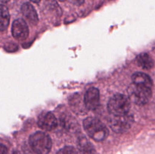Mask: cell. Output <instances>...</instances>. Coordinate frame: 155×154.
I'll list each match as a JSON object with an SVG mask.
<instances>
[{"mask_svg":"<svg viewBox=\"0 0 155 154\" xmlns=\"http://www.w3.org/2000/svg\"><path fill=\"white\" fill-rule=\"evenodd\" d=\"M131 107L130 101L127 96L120 94L114 95L109 101L107 110L114 116H124L129 113Z\"/></svg>","mask_w":155,"mask_h":154,"instance_id":"obj_4","label":"cell"},{"mask_svg":"<svg viewBox=\"0 0 155 154\" xmlns=\"http://www.w3.org/2000/svg\"><path fill=\"white\" fill-rule=\"evenodd\" d=\"M38 125L42 130L51 131L57 127V119L51 112H43L38 118Z\"/></svg>","mask_w":155,"mask_h":154,"instance_id":"obj_6","label":"cell"},{"mask_svg":"<svg viewBox=\"0 0 155 154\" xmlns=\"http://www.w3.org/2000/svg\"><path fill=\"white\" fill-rule=\"evenodd\" d=\"M10 21V14L7 8L0 5V32L4 31L8 28Z\"/></svg>","mask_w":155,"mask_h":154,"instance_id":"obj_13","label":"cell"},{"mask_svg":"<svg viewBox=\"0 0 155 154\" xmlns=\"http://www.w3.org/2000/svg\"><path fill=\"white\" fill-rule=\"evenodd\" d=\"M133 83L136 84L142 85L147 86L148 88H151L153 85V82L150 76H148L147 74L143 72H136L132 76Z\"/></svg>","mask_w":155,"mask_h":154,"instance_id":"obj_12","label":"cell"},{"mask_svg":"<svg viewBox=\"0 0 155 154\" xmlns=\"http://www.w3.org/2000/svg\"><path fill=\"white\" fill-rule=\"evenodd\" d=\"M0 154H8L7 147L2 143H0Z\"/></svg>","mask_w":155,"mask_h":154,"instance_id":"obj_16","label":"cell"},{"mask_svg":"<svg viewBox=\"0 0 155 154\" xmlns=\"http://www.w3.org/2000/svg\"><path fill=\"white\" fill-rule=\"evenodd\" d=\"M58 1H60V2H64V1H66V0H58Z\"/></svg>","mask_w":155,"mask_h":154,"instance_id":"obj_21","label":"cell"},{"mask_svg":"<svg viewBox=\"0 0 155 154\" xmlns=\"http://www.w3.org/2000/svg\"><path fill=\"white\" fill-rule=\"evenodd\" d=\"M99 91L95 88H91L84 95L85 107L89 110H95L99 105Z\"/></svg>","mask_w":155,"mask_h":154,"instance_id":"obj_8","label":"cell"},{"mask_svg":"<svg viewBox=\"0 0 155 154\" xmlns=\"http://www.w3.org/2000/svg\"><path fill=\"white\" fill-rule=\"evenodd\" d=\"M74 3L77 5H81L82 4H83L84 2V0H73Z\"/></svg>","mask_w":155,"mask_h":154,"instance_id":"obj_17","label":"cell"},{"mask_svg":"<svg viewBox=\"0 0 155 154\" xmlns=\"http://www.w3.org/2000/svg\"><path fill=\"white\" fill-rule=\"evenodd\" d=\"M136 62L144 69H150L154 66V60L148 53H142L136 57Z\"/></svg>","mask_w":155,"mask_h":154,"instance_id":"obj_10","label":"cell"},{"mask_svg":"<svg viewBox=\"0 0 155 154\" xmlns=\"http://www.w3.org/2000/svg\"><path fill=\"white\" fill-rule=\"evenodd\" d=\"M133 122V117L128 115L114 116L110 120V126L112 130L117 133H122L131 127Z\"/></svg>","mask_w":155,"mask_h":154,"instance_id":"obj_5","label":"cell"},{"mask_svg":"<svg viewBox=\"0 0 155 154\" xmlns=\"http://www.w3.org/2000/svg\"><path fill=\"white\" fill-rule=\"evenodd\" d=\"M21 12L24 18L32 25H36L38 23V15L36 10L31 4L26 2L21 6Z\"/></svg>","mask_w":155,"mask_h":154,"instance_id":"obj_9","label":"cell"},{"mask_svg":"<svg viewBox=\"0 0 155 154\" xmlns=\"http://www.w3.org/2000/svg\"><path fill=\"white\" fill-rule=\"evenodd\" d=\"M30 147L36 154H48L51 148V140L49 136L42 131H37L30 137Z\"/></svg>","mask_w":155,"mask_h":154,"instance_id":"obj_3","label":"cell"},{"mask_svg":"<svg viewBox=\"0 0 155 154\" xmlns=\"http://www.w3.org/2000/svg\"><path fill=\"white\" fill-rule=\"evenodd\" d=\"M61 122L62 125L68 129L76 128V127L78 125L77 122H76L74 120V118H73L71 116H64L61 119Z\"/></svg>","mask_w":155,"mask_h":154,"instance_id":"obj_14","label":"cell"},{"mask_svg":"<svg viewBox=\"0 0 155 154\" xmlns=\"http://www.w3.org/2000/svg\"><path fill=\"white\" fill-rule=\"evenodd\" d=\"M129 99L137 105H145L151 99L152 91L151 88L133 83L127 89Z\"/></svg>","mask_w":155,"mask_h":154,"instance_id":"obj_2","label":"cell"},{"mask_svg":"<svg viewBox=\"0 0 155 154\" xmlns=\"http://www.w3.org/2000/svg\"><path fill=\"white\" fill-rule=\"evenodd\" d=\"M12 32L15 39L19 41H24L28 37V26L24 20L18 19L14 21V23L12 24Z\"/></svg>","mask_w":155,"mask_h":154,"instance_id":"obj_7","label":"cell"},{"mask_svg":"<svg viewBox=\"0 0 155 154\" xmlns=\"http://www.w3.org/2000/svg\"><path fill=\"white\" fill-rule=\"evenodd\" d=\"M57 154H78L77 149L73 146H64L62 149H61Z\"/></svg>","mask_w":155,"mask_h":154,"instance_id":"obj_15","label":"cell"},{"mask_svg":"<svg viewBox=\"0 0 155 154\" xmlns=\"http://www.w3.org/2000/svg\"><path fill=\"white\" fill-rule=\"evenodd\" d=\"M31 2H33L34 3H39V2H40V0H30Z\"/></svg>","mask_w":155,"mask_h":154,"instance_id":"obj_18","label":"cell"},{"mask_svg":"<svg viewBox=\"0 0 155 154\" xmlns=\"http://www.w3.org/2000/svg\"><path fill=\"white\" fill-rule=\"evenodd\" d=\"M78 148L80 154H95V149L93 145L85 137L79 138Z\"/></svg>","mask_w":155,"mask_h":154,"instance_id":"obj_11","label":"cell"},{"mask_svg":"<svg viewBox=\"0 0 155 154\" xmlns=\"http://www.w3.org/2000/svg\"><path fill=\"white\" fill-rule=\"evenodd\" d=\"M13 154H21V153H20V152H18V151H15V152H13Z\"/></svg>","mask_w":155,"mask_h":154,"instance_id":"obj_20","label":"cell"},{"mask_svg":"<svg viewBox=\"0 0 155 154\" xmlns=\"http://www.w3.org/2000/svg\"><path fill=\"white\" fill-rule=\"evenodd\" d=\"M8 1L9 0H0V2H3V3H6V2H8Z\"/></svg>","mask_w":155,"mask_h":154,"instance_id":"obj_19","label":"cell"},{"mask_svg":"<svg viewBox=\"0 0 155 154\" xmlns=\"http://www.w3.org/2000/svg\"><path fill=\"white\" fill-rule=\"evenodd\" d=\"M83 128L88 135L96 141H102L108 135L107 127L96 118L89 117L85 119Z\"/></svg>","mask_w":155,"mask_h":154,"instance_id":"obj_1","label":"cell"}]
</instances>
